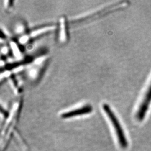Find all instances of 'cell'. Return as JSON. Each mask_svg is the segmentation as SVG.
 <instances>
[{"label": "cell", "mask_w": 151, "mask_h": 151, "mask_svg": "<svg viewBox=\"0 0 151 151\" xmlns=\"http://www.w3.org/2000/svg\"><path fill=\"white\" fill-rule=\"evenodd\" d=\"M60 22L58 40L61 43H65L68 39V23L66 17L64 16L60 17Z\"/></svg>", "instance_id": "obj_4"}, {"label": "cell", "mask_w": 151, "mask_h": 151, "mask_svg": "<svg viewBox=\"0 0 151 151\" xmlns=\"http://www.w3.org/2000/svg\"><path fill=\"white\" fill-rule=\"evenodd\" d=\"M11 45L12 49L14 51V54L17 57H20L22 55V50H21V49L20 48L19 46H18L17 44L15 43V42H12Z\"/></svg>", "instance_id": "obj_5"}, {"label": "cell", "mask_w": 151, "mask_h": 151, "mask_svg": "<svg viewBox=\"0 0 151 151\" xmlns=\"http://www.w3.org/2000/svg\"><path fill=\"white\" fill-rule=\"evenodd\" d=\"M103 109L106 115L108 116L110 122L113 124L114 129L117 135L120 146L123 148H127L128 147V141L124 134L123 129L120 124L119 120L109 105L104 104L103 105Z\"/></svg>", "instance_id": "obj_1"}, {"label": "cell", "mask_w": 151, "mask_h": 151, "mask_svg": "<svg viewBox=\"0 0 151 151\" xmlns=\"http://www.w3.org/2000/svg\"><path fill=\"white\" fill-rule=\"evenodd\" d=\"M6 7L7 9H10L11 7L12 6V4L14 3V1H6Z\"/></svg>", "instance_id": "obj_6"}, {"label": "cell", "mask_w": 151, "mask_h": 151, "mask_svg": "<svg viewBox=\"0 0 151 151\" xmlns=\"http://www.w3.org/2000/svg\"><path fill=\"white\" fill-rule=\"evenodd\" d=\"M92 110V107L90 105H85L80 108H76L62 114L61 115V117L63 119H68L77 116L86 115L91 113Z\"/></svg>", "instance_id": "obj_3"}, {"label": "cell", "mask_w": 151, "mask_h": 151, "mask_svg": "<svg viewBox=\"0 0 151 151\" xmlns=\"http://www.w3.org/2000/svg\"><path fill=\"white\" fill-rule=\"evenodd\" d=\"M151 103V82L149 85L145 95L143 98L136 114V117L139 121L145 119L147 112Z\"/></svg>", "instance_id": "obj_2"}]
</instances>
